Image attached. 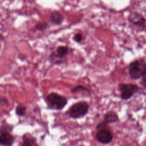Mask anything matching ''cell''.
I'll list each match as a JSON object with an SVG mask.
<instances>
[{
	"label": "cell",
	"mask_w": 146,
	"mask_h": 146,
	"mask_svg": "<svg viewBox=\"0 0 146 146\" xmlns=\"http://www.w3.org/2000/svg\"><path fill=\"white\" fill-rule=\"evenodd\" d=\"M89 104L85 101L74 104L68 110V115L72 119H79L84 116L88 112Z\"/></svg>",
	"instance_id": "1"
},
{
	"label": "cell",
	"mask_w": 146,
	"mask_h": 146,
	"mask_svg": "<svg viewBox=\"0 0 146 146\" xmlns=\"http://www.w3.org/2000/svg\"><path fill=\"white\" fill-rule=\"evenodd\" d=\"M48 104L54 109L60 110L63 109L67 103V99L58 93L51 92L47 96Z\"/></svg>",
	"instance_id": "2"
},
{
	"label": "cell",
	"mask_w": 146,
	"mask_h": 146,
	"mask_svg": "<svg viewBox=\"0 0 146 146\" xmlns=\"http://www.w3.org/2000/svg\"><path fill=\"white\" fill-rule=\"evenodd\" d=\"M69 52V48L66 46H58L55 52H52L49 57L48 60L50 62L55 64H59L63 63L64 62L62 60L63 58Z\"/></svg>",
	"instance_id": "3"
},
{
	"label": "cell",
	"mask_w": 146,
	"mask_h": 146,
	"mask_svg": "<svg viewBox=\"0 0 146 146\" xmlns=\"http://www.w3.org/2000/svg\"><path fill=\"white\" fill-rule=\"evenodd\" d=\"M119 88L121 92V98L124 100L129 99L139 90L138 86L132 83H120Z\"/></svg>",
	"instance_id": "4"
},
{
	"label": "cell",
	"mask_w": 146,
	"mask_h": 146,
	"mask_svg": "<svg viewBox=\"0 0 146 146\" xmlns=\"http://www.w3.org/2000/svg\"><path fill=\"white\" fill-rule=\"evenodd\" d=\"M145 64L143 60H136L132 62L128 67V73L131 78L134 80L140 79L143 67Z\"/></svg>",
	"instance_id": "5"
},
{
	"label": "cell",
	"mask_w": 146,
	"mask_h": 146,
	"mask_svg": "<svg viewBox=\"0 0 146 146\" xmlns=\"http://www.w3.org/2000/svg\"><path fill=\"white\" fill-rule=\"evenodd\" d=\"M95 137L98 142L102 144H107L112 141L113 139V135L108 128H106L98 130Z\"/></svg>",
	"instance_id": "6"
},
{
	"label": "cell",
	"mask_w": 146,
	"mask_h": 146,
	"mask_svg": "<svg viewBox=\"0 0 146 146\" xmlns=\"http://www.w3.org/2000/svg\"><path fill=\"white\" fill-rule=\"evenodd\" d=\"M15 140V137L6 130L0 131V145L2 146H11Z\"/></svg>",
	"instance_id": "7"
},
{
	"label": "cell",
	"mask_w": 146,
	"mask_h": 146,
	"mask_svg": "<svg viewBox=\"0 0 146 146\" xmlns=\"http://www.w3.org/2000/svg\"><path fill=\"white\" fill-rule=\"evenodd\" d=\"M129 21L133 25L137 26H143L145 23V18L136 13H132L128 17Z\"/></svg>",
	"instance_id": "8"
},
{
	"label": "cell",
	"mask_w": 146,
	"mask_h": 146,
	"mask_svg": "<svg viewBox=\"0 0 146 146\" xmlns=\"http://www.w3.org/2000/svg\"><path fill=\"white\" fill-rule=\"evenodd\" d=\"M64 19L63 16L58 11H54L51 13L50 20L51 23L54 25H60Z\"/></svg>",
	"instance_id": "9"
},
{
	"label": "cell",
	"mask_w": 146,
	"mask_h": 146,
	"mask_svg": "<svg viewBox=\"0 0 146 146\" xmlns=\"http://www.w3.org/2000/svg\"><path fill=\"white\" fill-rule=\"evenodd\" d=\"M103 121L107 124L114 123L119 121V117L115 112L113 111H109L104 114Z\"/></svg>",
	"instance_id": "10"
},
{
	"label": "cell",
	"mask_w": 146,
	"mask_h": 146,
	"mask_svg": "<svg viewBox=\"0 0 146 146\" xmlns=\"http://www.w3.org/2000/svg\"><path fill=\"white\" fill-rule=\"evenodd\" d=\"M21 146H39L35 139L31 136L23 137V141Z\"/></svg>",
	"instance_id": "11"
},
{
	"label": "cell",
	"mask_w": 146,
	"mask_h": 146,
	"mask_svg": "<svg viewBox=\"0 0 146 146\" xmlns=\"http://www.w3.org/2000/svg\"><path fill=\"white\" fill-rule=\"evenodd\" d=\"M26 107L22 104H18L15 108V113L18 116H23L25 115Z\"/></svg>",
	"instance_id": "12"
},
{
	"label": "cell",
	"mask_w": 146,
	"mask_h": 146,
	"mask_svg": "<svg viewBox=\"0 0 146 146\" xmlns=\"http://www.w3.org/2000/svg\"><path fill=\"white\" fill-rule=\"evenodd\" d=\"M80 91L88 92L89 91H88V88H87L84 86H81V85H78V86L72 88L71 90V92L72 93H77V92H80Z\"/></svg>",
	"instance_id": "13"
},
{
	"label": "cell",
	"mask_w": 146,
	"mask_h": 146,
	"mask_svg": "<svg viewBox=\"0 0 146 146\" xmlns=\"http://www.w3.org/2000/svg\"><path fill=\"white\" fill-rule=\"evenodd\" d=\"M141 83L146 90V64L144 65L141 73Z\"/></svg>",
	"instance_id": "14"
},
{
	"label": "cell",
	"mask_w": 146,
	"mask_h": 146,
	"mask_svg": "<svg viewBox=\"0 0 146 146\" xmlns=\"http://www.w3.org/2000/svg\"><path fill=\"white\" fill-rule=\"evenodd\" d=\"M35 27L36 29V30H38V31H42L43 30H45L46 29H47V28L48 27V25L46 22H38V23H36Z\"/></svg>",
	"instance_id": "15"
},
{
	"label": "cell",
	"mask_w": 146,
	"mask_h": 146,
	"mask_svg": "<svg viewBox=\"0 0 146 146\" xmlns=\"http://www.w3.org/2000/svg\"><path fill=\"white\" fill-rule=\"evenodd\" d=\"M108 125L106 123H105L104 121L98 123L96 126V128L98 129V130H100V129H106V128H107V127H108Z\"/></svg>",
	"instance_id": "16"
},
{
	"label": "cell",
	"mask_w": 146,
	"mask_h": 146,
	"mask_svg": "<svg viewBox=\"0 0 146 146\" xmlns=\"http://www.w3.org/2000/svg\"><path fill=\"white\" fill-rule=\"evenodd\" d=\"M74 39L78 43L80 42L83 39V35L80 33H76L74 36Z\"/></svg>",
	"instance_id": "17"
},
{
	"label": "cell",
	"mask_w": 146,
	"mask_h": 146,
	"mask_svg": "<svg viewBox=\"0 0 146 146\" xmlns=\"http://www.w3.org/2000/svg\"><path fill=\"white\" fill-rule=\"evenodd\" d=\"M7 99L5 97H0V105H7Z\"/></svg>",
	"instance_id": "18"
}]
</instances>
